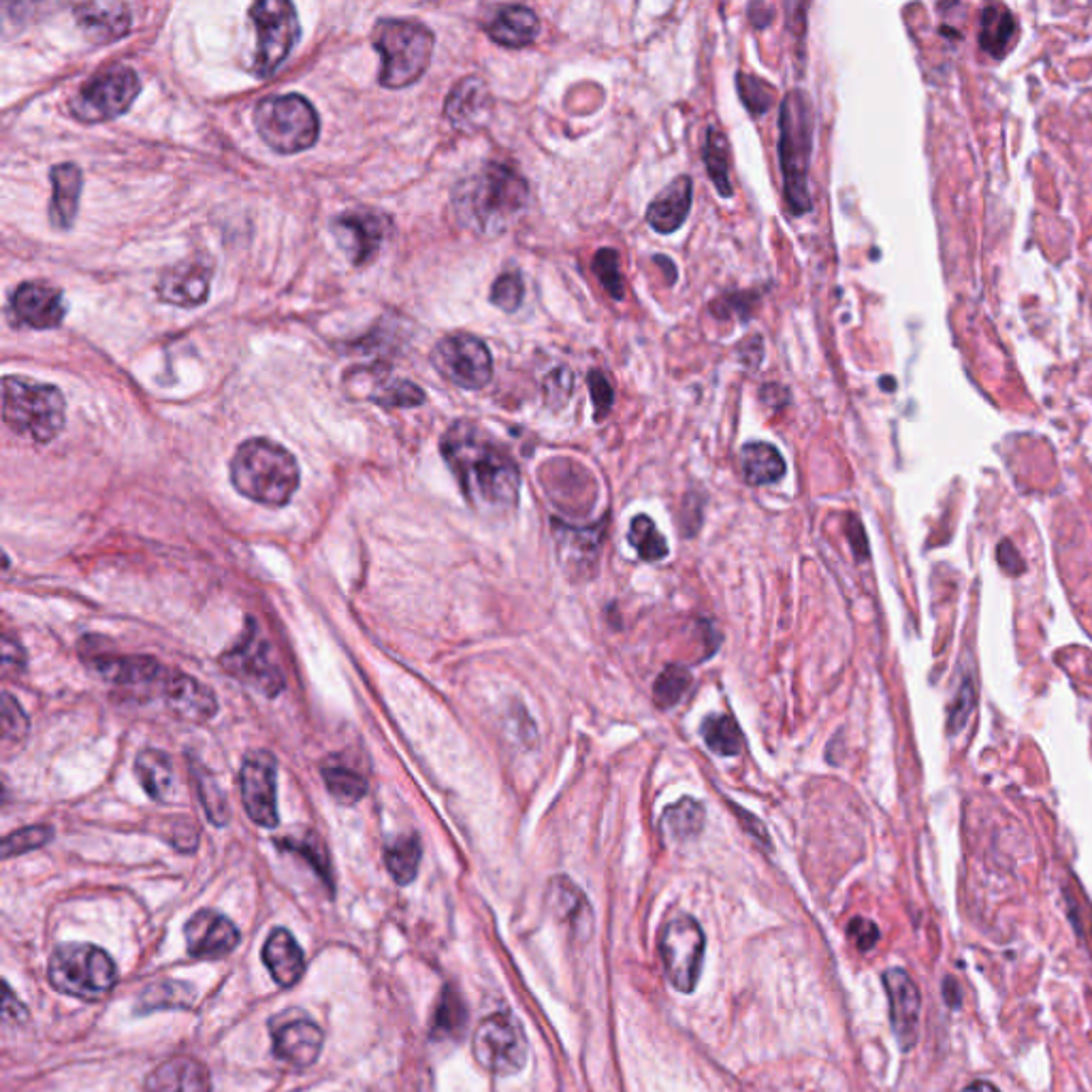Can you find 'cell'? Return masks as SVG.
<instances>
[{"mask_svg":"<svg viewBox=\"0 0 1092 1092\" xmlns=\"http://www.w3.org/2000/svg\"><path fill=\"white\" fill-rule=\"evenodd\" d=\"M371 43L382 56L380 84L384 88H406L427 71L436 39L416 19L386 17L375 22Z\"/></svg>","mask_w":1092,"mask_h":1092,"instance_id":"5","label":"cell"},{"mask_svg":"<svg viewBox=\"0 0 1092 1092\" xmlns=\"http://www.w3.org/2000/svg\"><path fill=\"white\" fill-rule=\"evenodd\" d=\"M703 738L718 755H738L742 751V732L729 715H711L703 724Z\"/></svg>","mask_w":1092,"mask_h":1092,"instance_id":"41","label":"cell"},{"mask_svg":"<svg viewBox=\"0 0 1092 1092\" xmlns=\"http://www.w3.org/2000/svg\"><path fill=\"white\" fill-rule=\"evenodd\" d=\"M2 416L17 436L45 444L65 427V397L58 386L22 375H4Z\"/></svg>","mask_w":1092,"mask_h":1092,"instance_id":"6","label":"cell"},{"mask_svg":"<svg viewBox=\"0 0 1092 1092\" xmlns=\"http://www.w3.org/2000/svg\"><path fill=\"white\" fill-rule=\"evenodd\" d=\"M250 22L256 32V56L252 69L258 77H269L299 41L301 26L297 9L286 0H260L250 6Z\"/></svg>","mask_w":1092,"mask_h":1092,"instance_id":"9","label":"cell"},{"mask_svg":"<svg viewBox=\"0 0 1092 1092\" xmlns=\"http://www.w3.org/2000/svg\"><path fill=\"white\" fill-rule=\"evenodd\" d=\"M572 384H575V378H572V373H570L568 369H564V367H562V369L553 371V373L547 378V395H549V399L553 401V395H555V397H557V395H562V399L566 401V399H568V395H570V391H572Z\"/></svg>","mask_w":1092,"mask_h":1092,"instance_id":"57","label":"cell"},{"mask_svg":"<svg viewBox=\"0 0 1092 1092\" xmlns=\"http://www.w3.org/2000/svg\"><path fill=\"white\" fill-rule=\"evenodd\" d=\"M323 779L331 796L342 805H357L367 792L364 777L344 764H327L323 768Z\"/></svg>","mask_w":1092,"mask_h":1092,"instance_id":"39","label":"cell"},{"mask_svg":"<svg viewBox=\"0 0 1092 1092\" xmlns=\"http://www.w3.org/2000/svg\"><path fill=\"white\" fill-rule=\"evenodd\" d=\"M996 559H998L1001 568H1003L1007 575H1011V577H1020V575L1026 570V564H1024V559L1020 557L1018 549L1013 547V542H1011V540H1003V542L998 544V549H996Z\"/></svg>","mask_w":1092,"mask_h":1092,"instance_id":"55","label":"cell"},{"mask_svg":"<svg viewBox=\"0 0 1092 1092\" xmlns=\"http://www.w3.org/2000/svg\"><path fill=\"white\" fill-rule=\"evenodd\" d=\"M486 34L504 47H527L538 39L540 19L525 4H506L486 22Z\"/></svg>","mask_w":1092,"mask_h":1092,"instance_id":"27","label":"cell"},{"mask_svg":"<svg viewBox=\"0 0 1092 1092\" xmlns=\"http://www.w3.org/2000/svg\"><path fill=\"white\" fill-rule=\"evenodd\" d=\"M944 998H946V1003H948L952 1009H959V1007H961V1003H963V992H961V985H959V981H956L952 975H948V977L944 979Z\"/></svg>","mask_w":1092,"mask_h":1092,"instance_id":"59","label":"cell"},{"mask_svg":"<svg viewBox=\"0 0 1092 1092\" xmlns=\"http://www.w3.org/2000/svg\"><path fill=\"white\" fill-rule=\"evenodd\" d=\"M781 171L785 180V199L794 216L811 210L809 165L813 150V105L807 93L792 90L781 103Z\"/></svg>","mask_w":1092,"mask_h":1092,"instance_id":"4","label":"cell"},{"mask_svg":"<svg viewBox=\"0 0 1092 1092\" xmlns=\"http://www.w3.org/2000/svg\"><path fill=\"white\" fill-rule=\"evenodd\" d=\"M47 975L58 992L84 1001L103 998L118 983L116 963L93 944L58 946L49 956Z\"/></svg>","mask_w":1092,"mask_h":1092,"instance_id":"7","label":"cell"},{"mask_svg":"<svg viewBox=\"0 0 1092 1092\" xmlns=\"http://www.w3.org/2000/svg\"><path fill=\"white\" fill-rule=\"evenodd\" d=\"M9 316L17 327L54 329L67 316V303L58 288L43 282H24L9 297Z\"/></svg>","mask_w":1092,"mask_h":1092,"instance_id":"17","label":"cell"},{"mask_svg":"<svg viewBox=\"0 0 1092 1092\" xmlns=\"http://www.w3.org/2000/svg\"><path fill=\"white\" fill-rule=\"evenodd\" d=\"M197 788H199V796H201V803H203L210 820L216 826H225L229 822V805H227L225 792L203 770H197Z\"/></svg>","mask_w":1092,"mask_h":1092,"instance_id":"47","label":"cell"},{"mask_svg":"<svg viewBox=\"0 0 1092 1092\" xmlns=\"http://www.w3.org/2000/svg\"><path fill=\"white\" fill-rule=\"evenodd\" d=\"M549 905L553 913L566 924H587L592 918V909L585 900V894L568 879L555 877L549 885Z\"/></svg>","mask_w":1092,"mask_h":1092,"instance_id":"34","label":"cell"},{"mask_svg":"<svg viewBox=\"0 0 1092 1092\" xmlns=\"http://www.w3.org/2000/svg\"><path fill=\"white\" fill-rule=\"evenodd\" d=\"M162 700L167 703L169 711L178 715L184 722L203 724L212 720L218 711V703L214 694L201 685L197 679L182 675V672H167V679L160 690Z\"/></svg>","mask_w":1092,"mask_h":1092,"instance_id":"21","label":"cell"},{"mask_svg":"<svg viewBox=\"0 0 1092 1092\" xmlns=\"http://www.w3.org/2000/svg\"><path fill=\"white\" fill-rule=\"evenodd\" d=\"M54 837V831L49 826H28L24 831H17V833H11L4 841H2V857H11V855H22L26 851L39 850L43 848L49 839Z\"/></svg>","mask_w":1092,"mask_h":1092,"instance_id":"48","label":"cell"},{"mask_svg":"<svg viewBox=\"0 0 1092 1092\" xmlns=\"http://www.w3.org/2000/svg\"><path fill=\"white\" fill-rule=\"evenodd\" d=\"M331 231L353 265H367L375 258L388 233V218L382 212L357 208L338 216Z\"/></svg>","mask_w":1092,"mask_h":1092,"instance_id":"19","label":"cell"},{"mask_svg":"<svg viewBox=\"0 0 1092 1092\" xmlns=\"http://www.w3.org/2000/svg\"><path fill=\"white\" fill-rule=\"evenodd\" d=\"M186 948L193 959L199 961H218L229 956L240 944L238 926L223 913L214 909L197 911L186 928Z\"/></svg>","mask_w":1092,"mask_h":1092,"instance_id":"20","label":"cell"},{"mask_svg":"<svg viewBox=\"0 0 1092 1092\" xmlns=\"http://www.w3.org/2000/svg\"><path fill=\"white\" fill-rule=\"evenodd\" d=\"M143 1092H212L210 1072L193 1056H173L160 1063L145 1080Z\"/></svg>","mask_w":1092,"mask_h":1092,"instance_id":"25","label":"cell"},{"mask_svg":"<svg viewBox=\"0 0 1092 1092\" xmlns=\"http://www.w3.org/2000/svg\"><path fill=\"white\" fill-rule=\"evenodd\" d=\"M52 180V201H49V221L56 229L67 231L73 227L77 210H80V197H82V184L84 175L82 169L73 162L56 165L49 171Z\"/></svg>","mask_w":1092,"mask_h":1092,"instance_id":"28","label":"cell"},{"mask_svg":"<svg viewBox=\"0 0 1092 1092\" xmlns=\"http://www.w3.org/2000/svg\"><path fill=\"white\" fill-rule=\"evenodd\" d=\"M1016 32V22H1013V15L1001 6V4H992V6H985L983 13H981V47L1001 58L1011 41Z\"/></svg>","mask_w":1092,"mask_h":1092,"instance_id":"37","label":"cell"},{"mask_svg":"<svg viewBox=\"0 0 1092 1092\" xmlns=\"http://www.w3.org/2000/svg\"><path fill=\"white\" fill-rule=\"evenodd\" d=\"M851 544H853V551L857 555V559H864L868 555V544H866V536H864V529L862 525L853 519L850 527Z\"/></svg>","mask_w":1092,"mask_h":1092,"instance_id":"60","label":"cell"},{"mask_svg":"<svg viewBox=\"0 0 1092 1092\" xmlns=\"http://www.w3.org/2000/svg\"><path fill=\"white\" fill-rule=\"evenodd\" d=\"M529 186L521 173L504 162H486L462 180L453 195L457 218L483 238H499L523 216Z\"/></svg>","mask_w":1092,"mask_h":1092,"instance_id":"2","label":"cell"},{"mask_svg":"<svg viewBox=\"0 0 1092 1092\" xmlns=\"http://www.w3.org/2000/svg\"><path fill=\"white\" fill-rule=\"evenodd\" d=\"M474 1056L495 1076H514L519 1074L529 1054V1046L525 1033L514 1016L508 1011H497L486 1016L474 1033Z\"/></svg>","mask_w":1092,"mask_h":1092,"instance_id":"12","label":"cell"},{"mask_svg":"<svg viewBox=\"0 0 1092 1092\" xmlns=\"http://www.w3.org/2000/svg\"><path fill=\"white\" fill-rule=\"evenodd\" d=\"M973 705H975V687H973L972 677H963V681L956 690L954 705L950 709V720H948L950 732H959L967 726V722L972 718Z\"/></svg>","mask_w":1092,"mask_h":1092,"instance_id":"51","label":"cell"},{"mask_svg":"<svg viewBox=\"0 0 1092 1092\" xmlns=\"http://www.w3.org/2000/svg\"><path fill=\"white\" fill-rule=\"evenodd\" d=\"M707 939L700 924L690 916L670 918L660 933V954L670 983L679 992H692L700 979Z\"/></svg>","mask_w":1092,"mask_h":1092,"instance_id":"11","label":"cell"},{"mask_svg":"<svg viewBox=\"0 0 1092 1092\" xmlns=\"http://www.w3.org/2000/svg\"><path fill=\"white\" fill-rule=\"evenodd\" d=\"M26 662V653L22 651L19 642L11 636H4L2 640V670L9 677L11 672H17Z\"/></svg>","mask_w":1092,"mask_h":1092,"instance_id":"56","label":"cell"},{"mask_svg":"<svg viewBox=\"0 0 1092 1092\" xmlns=\"http://www.w3.org/2000/svg\"><path fill=\"white\" fill-rule=\"evenodd\" d=\"M101 677L112 681L114 685L124 690L134 692H152L156 690L160 694L162 683L167 679V672L156 660L141 655V657H97L95 662Z\"/></svg>","mask_w":1092,"mask_h":1092,"instance_id":"24","label":"cell"},{"mask_svg":"<svg viewBox=\"0 0 1092 1092\" xmlns=\"http://www.w3.org/2000/svg\"><path fill=\"white\" fill-rule=\"evenodd\" d=\"M421 855H423V848H421L419 837L406 835V837H399L386 846L384 862H386V868L393 875V879L399 885H408L414 881V877L419 873Z\"/></svg>","mask_w":1092,"mask_h":1092,"instance_id":"36","label":"cell"},{"mask_svg":"<svg viewBox=\"0 0 1092 1092\" xmlns=\"http://www.w3.org/2000/svg\"><path fill=\"white\" fill-rule=\"evenodd\" d=\"M883 988L890 1003V1022L892 1033L900 1046V1050H911L920 1037V1013H922V994L905 969H888L883 973Z\"/></svg>","mask_w":1092,"mask_h":1092,"instance_id":"18","label":"cell"},{"mask_svg":"<svg viewBox=\"0 0 1092 1092\" xmlns=\"http://www.w3.org/2000/svg\"><path fill=\"white\" fill-rule=\"evenodd\" d=\"M587 384H590V391H592V399H594V408H596V419L602 421L607 416L608 410L612 408V401H614L612 386H610L607 375L602 371H598V369L587 375Z\"/></svg>","mask_w":1092,"mask_h":1092,"instance_id":"52","label":"cell"},{"mask_svg":"<svg viewBox=\"0 0 1092 1092\" xmlns=\"http://www.w3.org/2000/svg\"><path fill=\"white\" fill-rule=\"evenodd\" d=\"M212 269L203 260H184L167 269L158 280V297L180 308H197L210 297Z\"/></svg>","mask_w":1092,"mask_h":1092,"instance_id":"22","label":"cell"},{"mask_svg":"<svg viewBox=\"0 0 1092 1092\" xmlns=\"http://www.w3.org/2000/svg\"><path fill=\"white\" fill-rule=\"evenodd\" d=\"M594 271L596 275L600 278L602 286L607 288L608 295L612 299H623L625 295V286H623V278H621V271H619V256L614 250H600L594 258Z\"/></svg>","mask_w":1092,"mask_h":1092,"instance_id":"50","label":"cell"},{"mask_svg":"<svg viewBox=\"0 0 1092 1092\" xmlns=\"http://www.w3.org/2000/svg\"><path fill=\"white\" fill-rule=\"evenodd\" d=\"M0 722H2V753L11 755V751H17V744L26 740L28 718L9 694H2Z\"/></svg>","mask_w":1092,"mask_h":1092,"instance_id":"44","label":"cell"},{"mask_svg":"<svg viewBox=\"0 0 1092 1092\" xmlns=\"http://www.w3.org/2000/svg\"><path fill=\"white\" fill-rule=\"evenodd\" d=\"M963 1092H1001V1091H998V1089H996L994 1084H990V1082H983V1080H979V1082H973V1084H969V1087H967V1089H965V1091Z\"/></svg>","mask_w":1092,"mask_h":1092,"instance_id":"61","label":"cell"},{"mask_svg":"<svg viewBox=\"0 0 1092 1092\" xmlns=\"http://www.w3.org/2000/svg\"><path fill=\"white\" fill-rule=\"evenodd\" d=\"M468 1026V1009L455 988H444L431 1026L434 1039H459Z\"/></svg>","mask_w":1092,"mask_h":1092,"instance_id":"35","label":"cell"},{"mask_svg":"<svg viewBox=\"0 0 1092 1092\" xmlns=\"http://www.w3.org/2000/svg\"><path fill=\"white\" fill-rule=\"evenodd\" d=\"M278 764L269 751H252L243 760L240 770L243 807L252 822L263 828H275L278 798H275Z\"/></svg>","mask_w":1092,"mask_h":1092,"instance_id":"15","label":"cell"},{"mask_svg":"<svg viewBox=\"0 0 1092 1092\" xmlns=\"http://www.w3.org/2000/svg\"><path fill=\"white\" fill-rule=\"evenodd\" d=\"M260 139L278 154H297L312 147L321 132L316 110L301 95L267 97L254 112Z\"/></svg>","mask_w":1092,"mask_h":1092,"instance_id":"8","label":"cell"},{"mask_svg":"<svg viewBox=\"0 0 1092 1092\" xmlns=\"http://www.w3.org/2000/svg\"><path fill=\"white\" fill-rule=\"evenodd\" d=\"M221 664L225 670L243 683L256 687L267 696H278L284 687V677L271 660L269 644L258 636L254 621L247 623L242 640L236 649L223 655Z\"/></svg>","mask_w":1092,"mask_h":1092,"instance_id":"14","label":"cell"},{"mask_svg":"<svg viewBox=\"0 0 1092 1092\" xmlns=\"http://www.w3.org/2000/svg\"><path fill=\"white\" fill-rule=\"evenodd\" d=\"M263 963L271 977L284 985H295L306 973V956L286 928H275L263 946Z\"/></svg>","mask_w":1092,"mask_h":1092,"instance_id":"29","label":"cell"},{"mask_svg":"<svg viewBox=\"0 0 1092 1092\" xmlns=\"http://www.w3.org/2000/svg\"><path fill=\"white\" fill-rule=\"evenodd\" d=\"M369 399L382 408H414L425 401V393L414 382L393 380L380 388H373Z\"/></svg>","mask_w":1092,"mask_h":1092,"instance_id":"43","label":"cell"},{"mask_svg":"<svg viewBox=\"0 0 1092 1092\" xmlns=\"http://www.w3.org/2000/svg\"><path fill=\"white\" fill-rule=\"evenodd\" d=\"M193 988L180 981H158L145 988L141 996L139 1011H156V1009H186L193 1003Z\"/></svg>","mask_w":1092,"mask_h":1092,"instance_id":"40","label":"cell"},{"mask_svg":"<svg viewBox=\"0 0 1092 1092\" xmlns=\"http://www.w3.org/2000/svg\"><path fill=\"white\" fill-rule=\"evenodd\" d=\"M11 1016H13V1022H22V1020H26L28 1011H26V1007L19 1001H15L11 988L4 985V1001H2V1018H4V1022H9Z\"/></svg>","mask_w":1092,"mask_h":1092,"instance_id":"58","label":"cell"},{"mask_svg":"<svg viewBox=\"0 0 1092 1092\" xmlns=\"http://www.w3.org/2000/svg\"><path fill=\"white\" fill-rule=\"evenodd\" d=\"M275 1059L293 1067H310L321 1056L325 1035L321 1026L299 1011H284L269 1024Z\"/></svg>","mask_w":1092,"mask_h":1092,"instance_id":"16","label":"cell"},{"mask_svg":"<svg viewBox=\"0 0 1092 1092\" xmlns=\"http://www.w3.org/2000/svg\"><path fill=\"white\" fill-rule=\"evenodd\" d=\"M629 544L636 549L638 557L644 562H657L668 555L666 538L662 536V531L655 527V523L647 514H640L632 521Z\"/></svg>","mask_w":1092,"mask_h":1092,"instance_id":"42","label":"cell"},{"mask_svg":"<svg viewBox=\"0 0 1092 1092\" xmlns=\"http://www.w3.org/2000/svg\"><path fill=\"white\" fill-rule=\"evenodd\" d=\"M703 826H705V809L694 798H681L677 805H670L660 822L662 835L675 843L698 837Z\"/></svg>","mask_w":1092,"mask_h":1092,"instance_id":"33","label":"cell"},{"mask_svg":"<svg viewBox=\"0 0 1092 1092\" xmlns=\"http://www.w3.org/2000/svg\"><path fill=\"white\" fill-rule=\"evenodd\" d=\"M280 848H288V850L299 851L301 855H306L312 862V866L316 868V873L331 885V866H329V860H327V851L321 848V843L288 841L286 846H280Z\"/></svg>","mask_w":1092,"mask_h":1092,"instance_id":"54","label":"cell"},{"mask_svg":"<svg viewBox=\"0 0 1092 1092\" xmlns=\"http://www.w3.org/2000/svg\"><path fill=\"white\" fill-rule=\"evenodd\" d=\"M736 82L738 95L751 114H766L775 105V90L768 82L749 73H738Z\"/></svg>","mask_w":1092,"mask_h":1092,"instance_id":"46","label":"cell"},{"mask_svg":"<svg viewBox=\"0 0 1092 1092\" xmlns=\"http://www.w3.org/2000/svg\"><path fill=\"white\" fill-rule=\"evenodd\" d=\"M297 459L280 444L256 438L247 440L231 459V483L243 497L282 508L290 501L299 486Z\"/></svg>","mask_w":1092,"mask_h":1092,"instance_id":"3","label":"cell"},{"mask_svg":"<svg viewBox=\"0 0 1092 1092\" xmlns=\"http://www.w3.org/2000/svg\"><path fill=\"white\" fill-rule=\"evenodd\" d=\"M493 112L491 90L481 77L462 80L449 95L444 116L459 130H477L485 126Z\"/></svg>","mask_w":1092,"mask_h":1092,"instance_id":"23","label":"cell"},{"mask_svg":"<svg viewBox=\"0 0 1092 1092\" xmlns=\"http://www.w3.org/2000/svg\"><path fill=\"white\" fill-rule=\"evenodd\" d=\"M848 935H850L853 946L860 950V952H868L873 950L877 944H879V928L875 922L866 920V918H853L848 926Z\"/></svg>","mask_w":1092,"mask_h":1092,"instance_id":"53","label":"cell"},{"mask_svg":"<svg viewBox=\"0 0 1092 1092\" xmlns=\"http://www.w3.org/2000/svg\"><path fill=\"white\" fill-rule=\"evenodd\" d=\"M134 772L139 777L141 788L147 792L150 798L158 803H167L173 796L175 788V772L171 757L158 749H145L137 755Z\"/></svg>","mask_w":1092,"mask_h":1092,"instance_id":"31","label":"cell"},{"mask_svg":"<svg viewBox=\"0 0 1092 1092\" xmlns=\"http://www.w3.org/2000/svg\"><path fill=\"white\" fill-rule=\"evenodd\" d=\"M694 184L687 175L670 182L649 205L647 223L657 233H675L687 221L692 210Z\"/></svg>","mask_w":1092,"mask_h":1092,"instance_id":"26","label":"cell"},{"mask_svg":"<svg viewBox=\"0 0 1092 1092\" xmlns=\"http://www.w3.org/2000/svg\"><path fill=\"white\" fill-rule=\"evenodd\" d=\"M141 90L139 77L130 67H110L90 77L69 101L73 118L86 124L116 120Z\"/></svg>","mask_w":1092,"mask_h":1092,"instance_id":"10","label":"cell"},{"mask_svg":"<svg viewBox=\"0 0 1092 1092\" xmlns=\"http://www.w3.org/2000/svg\"><path fill=\"white\" fill-rule=\"evenodd\" d=\"M75 17L82 30L95 43H112L124 37L130 28L128 6L120 2H86L75 6Z\"/></svg>","mask_w":1092,"mask_h":1092,"instance_id":"30","label":"cell"},{"mask_svg":"<svg viewBox=\"0 0 1092 1092\" xmlns=\"http://www.w3.org/2000/svg\"><path fill=\"white\" fill-rule=\"evenodd\" d=\"M440 449L474 510L488 516L514 510L521 488L519 468L485 429L470 421H457L442 436Z\"/></svg>","mask_w":1092,"mask_h":1092,"instance_id":"1","label":"cell"},{"mask_svg":"<svg viewBox=\"0 0 1092 1092\" xmlns=\"http://www.w3.org/2000/svg\"><path fill=\"white\" fill-rule=\"evenodd\" d=\"M431 364L442 378L466 391L485 388L493 375V359L485 342L470 334L442 338L431 353Z\"/></svg>","mask_w":1092,"mask_h":1092,"instance_id":"13","label":"cell"},{"mask_svg":"<svg viewBox=\"0 0 1092 1092\" xmlns=\"http://www.w3.org/2000/svg\"><path fill=\"white\" fill-rule=\"evenodd\" d=\"M705 165L715 188L722 197H732L729 184V145L726 134L718 126H709L705 137Z\"/></svg>","mask_w":1092,"mask_h":1092,"instance_id":"38","label":"cell"},{"mask_svg":"<svg viewBox=\"0 0 1092 1092\" xmlns=\"http://www.w3.org/2000/svg\"><path fill=\"white\" fill-rule=\"evenodd\" d=\"M523 301V280L514 271L501 273L491 286V303L504 312H516Z\"/></svg>","mask_w":1092,"mask_h":1092,"instance_id":"49","label":"cell"},{"mask_svg":"<svg viewBox=\"0 0 1092 1092\" xmlns=\"http://www.w3.org/2000/svg\"><path fill=\"white\" fill-rule=\"evenodd\" d=\"M692 683V675L687 668L683 666H668L655 681V703L662 707V709H670L675 707L687 692Z\"/></svg>","mask_w":1092,"mask_h":1092,"instance_id":"45","label":"cell"},{"mask_svg":"<svg viewBox=\"0 0 1092 1092\" xmlns=\"http://www.w3.org/2000/svg\"><path fill=\"white\" fill-rule=\"evenodd\" d=\"M742 477L749 485H772L785 474L783 455L766 442H749L740 451Z\"/></svg>","mask_w":1092,"mask_h":1092,"instance_id":"32","label":"cell"}]
</instances>
